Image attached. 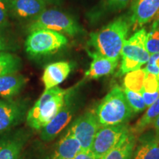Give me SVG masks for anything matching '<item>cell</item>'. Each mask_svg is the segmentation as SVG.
<instances>
[{
    "label": "cell",
    "mask_w": 159,
    "mask_h": 159,
    "mask_svg": "<svg viewBox=\"0 0 159 159\" xmlns=\"http://www.w3.org/2000/svg\"><path fill=\"white\" fill-rule=\"evenodd\" d=\"M81 150L78 141L68 130L57 144L52 159H74Z\"/></svg>",
    "instance_id": "9a60e30c"
},
{
    "label": "cell",
    "mask_w": 159,
    "mask_h": 159,
    "mask_svg": "<svg viewBox=\"0 0 159 159\" xmlns=\"http://www.w3.org/2000/svg\"><path fill=\"white\" fill-rule=\"evenodd\" d=\"M49 30L74 36L82 32V28L72 18L57 10H45L33 19L28 31Z\"/></svg>",
    "instance_id": "8992f818"
},
{
    "label": "cell",
    "mask_w": 159,
    "mask_h": 159,
    "mask_svg": "<svg viewBox=\"0 0 159 159\" xmlns=\"http://www.w3.org/2000/svg\"><path fill=\"white\" fill-rule=\"evenodd\" d=\"M133 0H105V6L110 11H117L125 8Z\"/></svg>",
    "instance_id": "83f0119b"
},
{
    "label": "cell",
    "mask_w": 159,
    "mask_h": 159,
    "mask_svg": "<svg viewBox=\"0 0 159 159\" xmlns=\"http://www.w3.org/2000/svg\"><path fill=\"white\" fill-rule=\"evenodd\" d=\"M67 43L66 37L61 33L49 30H37L28 35L25 47L31 56L41 57L54 54Z\"/></svg>",
    "instance_id": "5b68a950"
},
{
    "label": "cell",
    "mask_w": 159,
    "mask_h": 159,
    "mask_svg": "<svg viewBox=\"0 0 159 159\" xmlns=\"http://www.w3.org/2000/svg\"><path fill=\"white\" fill-rule=\"evenodd\" d=\"M93 58L89 70L85 72V77L89 79H98L114 72L118 65L119 60L110 59L95 52H89Z\"/></svg>",
    "instance_id": "5bb4252c"
},
{
    "label": "cell",
    "mask_w": 159,
    "mask_h": 159,
    "mask_svg": "<svg viewBox=\"0 0 159 159\" xmlns=\"http://www.w3.org/2000/svg\"><path fill=\"white\" fill-rule=\"evenodd\" d=\"M43 1H44L46 3H47V2L55 3V2H58L59 0H43Z\"/></svg>",
    "instance_id": "d6a6232c"
},
{
    "label": "cell",
    "mask_w": 159,
    "mask_h": 159,
    "mask_svg": "<svg viewBox=\"0 0 159 159\" xmlns=\"http://www.w3.org/2000/svg\"><path fill=\"white\" fill-rule=\"evenodd\" d=\"M21 139L12 138L0 142V159H18L23 148Z\"/></svg>",
    "instance_id": "d6986e66"
},
{
    "label": "cell",
    "mask_w": 159,
    "mask_h": 159,
    "mask_svg": "<svg viewBox=\"0 0 159 159\" xmlns=\"http://www.w3.org/2000/svg\"><path fill=\"white\" fill-rule=\"evenodd\" d=\"M21 67V61L15 55L2 52H0V76L15 74Z\"/></svg>",
    "instance_id": "7402d4cb"
},
{
    "label": "cell",
    "mask_w": 159,
    "mask_h": 159,
    "mask_svg": "<svg viewBox=\"0 0 159 159\" xmlns=\"http://www.w3.org/2000/svg\"><path fill=\"white\" fill-rule=\"evenodd\" d=\"M146 30L141 29L125 41L121 52L122 62L118 76L138 70L148 63L150 54L146 48Z\"/></svg>",
    "instance_id": "277c9868"
},
{
    "label": "cell",
    "mask_w": 159,
    "mask_h": 159,
    "mask_svg": "<svg viewBox=\"0 0 159 159\" xmlns=\"http://www.w3.org/2000/svg\"><path fill=\"white\" fill-rule=\"evenodd\" d=\"M9 11L20 19L36 18L46 10L43 0H7Z\"/></svg>",
    "instance_id": "7c38bea8"
},
{
    "label": "cell",
    "mask_w": 159,
    "mask_h": 159,
    "mask_svg": "<svg viewBox=\"0 0 159 159\" xmlns=\"http://www.w3.org/2000/svg\"><path fill=\"white\" fill-rule=\"evenodd\" d=\"M159 13V0H133L129 16L134 29L150 22Z\"/></svg>",
    "instance_id": "30bf717a"
},
{
    "label": "cell",
    "mask_w": 159,
    "mask_h": 159,
    "mask_svg": "<svg viewBox=\"0 0 159 159\" xmlns=\"http://www.w3.org/2000/svg\"><path fill=\"white\" fill-rule=\"evenodd\" d=\"M146 48L150 55L159 53V27L158 22L155 23L150 33H147Z\"/></svg>",
    "instance_id": "cb8c5ba5"
},
{
    "label": "cell",
    "mask_w": 159,
    "mask_h": 159,
    "mask_svg": "<svg viewBox=\"0 0 159 159\" xmlns=\"http://www.w3.org/2000/svg\"><path fill=\"white\" fill-rule=\"evenodd\" d=\"M75 105L70 99V93L67 95L63 108L52 120L41 130V138L44 142H50L58 136L60 133L70 122L74 116Z\"/></svg>",
    "instance_id": "9c48e42d"
},
{
    "label": "cell",
    "mask_w": 159,
    "mask_h": 159,
    "mask_svg": "<svg viewBox=\"0 0 159 159\" xmlns=\"http://www.w3.org/2000/svg\"><path fill=\"white\" fill-rule=\"evenodd\" d=\"M71 66L66 61H59L50 63L43 71L42 80L45 90L56 87L63 83L71 72Z\"/></svg>",
    "instance_id": "4fadbf2b"
},
{
    "label": "cell",
    "mask_w": 159,
    "mask_h": 159,
    "mask_svg": "<svg viewBox=\"0 0 159 159\" xmlns=\"http://www.w3.org/2000/svg\"><path fill=\"white\" fill-rule=\"evenodd\" d=\"M100 128L95 112L87 111L75 119L69 131L78 141L83 150H91L94 137Z\"/></svg>",
    "instance_id": "ba28073f"
},
{
    "label": "cell",
    "mask_w": 159,
    "mask_h": 159,
    "mask_svg": "<svg viewBox=\"0 0 159 159\" xmlns=\"http://www.w3.org/2000/svg\"><path fill=\"white\" fill-rule=\"evenodd\" d=\"M145 71L156 75L159 74V53L150 55V59L147 63Z\"/></svg>",
    "instance_id": "484cf974"
},
{
    "label": "cell",
    "mask_w": 159,
    "mask_h": 159,
    "mask_svg": "<svg viewBox=\"0 0 159 159\" xmlns=\"http://www.w3.org/2000/svg\"><path fill=\"white\" fill-rule=\"evenodd\" d=\"M74 159H97L91 150H81Z\"/></svg>",
    "instance_id": "f546056e"
},
{
    "label": "cell",
    "mask_w": 159,
    "mask_h": 159,
    "mask_svg": "<svg viewBox=\"0 0 159 159\" xmlns=\"http://www.w3.org/2000/svg\"><path fill=\"white\" fill-rule=\"evenodd\" d=\"M22 75L10 74L0 76V96L9 99L17 95L27 83Z\"/></svg>",
    "instance_id": "e0dca14e"
},
{
    "label": "cell",
    "mask_w": 159,
    "mask_h": 159,
    "mask_svg": "<svg viewBox=\"0 0 159 159\" xmlns=\"http://www.w3.org/2000/svg\"><path fill=\"white\" fill-rule=\"evenodd\" d=\"M136 139L135 134L129 131L116 146L109 151L101 159H131L135 149Z\"/></svg>",
    "instance_id": "2e32d148"
},
{
    "label": "cell",
    "mask_w": 159,
    "mask_h": 159,
    "mask_svg": "<svg viewBox=\"0 0 159 159\" xmlns=\"http://www.w3.org/2000/svg\"><path fill=\"white\" fill-rule=\"evenodd\" d=\"M147 71L145 69H139L138 70L130 71L125 75L123 80L125 89L142 93L144 89V83Z\"/></svg>",
    "instance_id": "44dd1931"
},
{
    "label": "cell",
    "mask_w": 159,
    "mask_h": 159,
    "mask_svg": "<svg viewBox=\"0 0 159 159\" xmlns=\"http://www.w3.org/2000/svg\"><path fill=\"white\" fill-rule=\"evenodd\" d=\"M152 125H153L155 133H156V138L159 141V116L157 117Z\"/></svg>",
    "instance_id": "1f68e13d"
},
{
    "label": "cell",
    "mask_w": 159,
    "mask_h": 159,
    "mask_svg": "<svg viewBox=\"0 0 159 159\" xmlns=\"http://www.w3.org/2000/svg\"><path fill=\"white\" fill-rule=\"evenodd\" d=\"M143 91L148 93L159 92V81L156 75L147 71Z\"/></svg>",
    "instance_id": "d4e9b609"
},
{
    "label": "cell",
    "mask_w": 159,
    "mask_h": 159,
    "mask_svg": "<svg viewBox=\"0 0 159 159\" xmlns=\"http://www.w3.org/2000/svg\"><path fill=\"white\" fill-rule=\"evenodd\" d=\"M131 159H159V141L156 138L141 142Z\"/></svg>",
    "instance_id": "ac0fdd59"
},
{
    "label": "cell",
    "mask_w": 159,
    "mask_h": 159,
    "mask_svg": "<svg viewBox=\"0 0 159 159\" xmlns=\"http://www.w3.org/2000/svg\"><path fill=\"white\" fill-rule=\"evenodd\" d=\"M130 130L126 124L101 126L93 141L91 151L97 159H101Z\"/></svg>",
    "instance_id": "52a82bcc"
},
{
    "label": "cell",
    "mask_w": 159,
    "mask_h": 159,
    "mask_svg": "<svg viewBox=\"0 0 159 159\" xmlns=\"http://www.w3.org/2000/svg\"><path fill=\"white\" fill-rule=\"evenodd\" d=\"M130 26L129 17L117 18L99 30L91 33L89 45L94 47L95 52L102 56L119 60Z\"/></svg>",
    "instance_id": "6da1fadb"
},
{
    "label": "cell",
    "mask_w": 159,
    "mask_h": 159,
    "mask_svg": "<svg viewBox=\"0 0 159 159\" xmlns=\"http://www.w3.org/2000/svg\"><path fill=\"white\" fill-rule=\"evenodd\" d=\"M11 49V46L9 45L7 40L5 37L0 34V52H5Z\"/></svg>",
    "instance_id": "4dcf8cb0"
},
{
    "label": "cell",
    "mask_w": 159,
    "mask_h": 159,
    "mask_svg": "<svg viewBox=\"0 0 159 159\" xmlns=\"http://www.w3.org/2000/svg\"><path fill=\"white\" fill-rule=\"evenodd\" d=\"M141 94H142L143 98H144L145 104L148 107L150 106L159 97V92L148 93L146 91H142Z\"/></svg>",
    "instance_id": "f1b7e54d"
},
{
    "label": "cell",
    "mask_w": 159,
    "mask_h": 159,
    "mask_svg": "<svg viewBox=\"0 0 159 159\" xmlns=\"http://www.w3.org/2000/svg\"><path fill=\"white\" fill-rule=\"evenodd\" d=\"M69 93L57 86L45 90L29 111L27 125L35 130H42L61 110Z\"/></svg>",
    "instance_id": "7a4b0ae2"
},
{
    "label": "cell",
    "mask_w": 159,
    "mask_h": 159,
    "mask_svg": "<svg viewBox=\"0 0 159 159\" xmlns=\"http://www.w3.org/2000/svg\"><path fill=\"white\" fill-rule=\"evenodd\" d=\"M9 7L7 0H0V30L5 27L7 23Z\"/></svg>",
    "instance_id": "4316f807"
},
{
    "label": "cell",
    "mask_w": 159,
    "mask_h": 159,
    "mask_svg": "<svg viewBox=\"0 0 159 159\" xmlns=\"http://www.w3.org/2000/svg\"><path fill=\"white\" fill-rule=\"evenodd\" d=\"M159 116V97L150 106L148 107V110L144 115L137 121L136 124L133 128V134H142L145 129L153 124L155 120Z\"/></svg>",
    "instance_id": "ffe728a7"
},
{
    "label": "cell",
    "mask_w": 159,
    "mask_h": 159,
    "mask_svg": "<svg viewBox=\"0 0 159 159\" xmlns=\"http://www.w3.org/2000/svg\"><path fill=\"white\" fill-rule=\"evenodd\" d=\"M95 114L101 126L125 124L134 115L124 90L116 85L102 99Z\"/></svg>",
    "instance_id": "3957f363"
},
{
    "label": "cell",
    "mask_w": 159,
    "mask_h": 159,
    "mask_svg": "<svg viewBox=\"0 0 159 159\" xmlns=\"http://www.w3.org/2000/svg\"><path fill=\"white\" fill-rule=\"evenodd\" d=\"M25 115V106L11 99L0 100V134L17 125Z\"/></svg>",
    "instance_id": "8fae6325"
},
{
    "label": "cell",
    "mask_w": 159,
    "mask_h": 159,
    "mask_svg": "<svg viewBox=\"0 0 159 159\" xmlns=\"http://www.w3.org/2000/svg\"><path fill=\"white\" fill-rule=\"evenodd\" d=\"M123 90L127 101L134 113H139L144 110L147 105L141 93L133 91L128 89H124Z\"/></svg>",
    "instance_id": "603a6c76"
}]
</instances>
